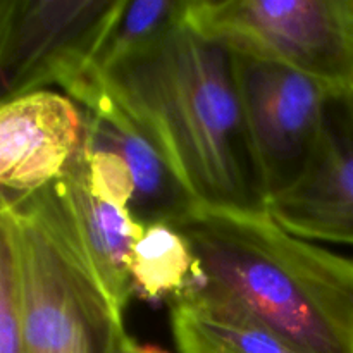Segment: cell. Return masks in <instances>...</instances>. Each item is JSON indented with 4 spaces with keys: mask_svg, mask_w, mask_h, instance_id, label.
I'll return each instance as SVG.
<instances>
[{
    "mask_svg": "<svg viewBox=\"0 0 353 353\" xmlns=\"http://www.w3.org/2000/svg\"><path fill=\"white\" fill-rule=\"evenodd\" d=\"M100 81L203 209L269 212L230 47L183 23Z\"/></svg>",
    "mask_w": 353,
    "mask_h": 353,
    "instance_id": "obj_1",
    "label": "cell"
},
{
    "mask_svg": "<svg viewBox=\"0 0 353 353\" xmlns=\"http://www.w3.org/2000/svg\"><path fill=\"white\" fill-rule=\"evenodd\" d=\"M195 276L300 353H353V259L296 236L269 212L200 207L176 224Z\"/></svg>",
    "mask_w": 353,
    "mask_h": 353,
    "instance_id": "obj_2",
    "label": "cell"
},
{
    "mask_svg": "<svg viewBox=\"0 0 353 353\" xmlns=\"http://www.w3.org/2000/svg\"><path fill=\"white\" fill-rule=\"evenodd\" d=\"M19 272L24 353H112L124 334L55 185L0 202Z\"/></svg>",
    "mask_w": 353,
    "mask_h": 353,
    "instance_id": "obj_3",
    "label": "cell"
},
{
    "mask_svg": "<svg viewBox=\"0 0 353 353\" xmlns=\"http://www.w3.org/2000/svg\"><path fill=\"white\" fill-rule=\"evenodd\" d=\"M185 23L238 54L353 90V0H190Z\"/></svg>",
    "mask_w": 353,
    "mask_h": 353,
    "instance_id": "obj_4",
    "label": "cell"
},
{
    "mask_svg": "<svg viewBox=\"0 0 353 353\" xmlns=\"http://www.w3.org/2000/svg\"><path fill=\"white\" fill-rule=\"evenodd\" d=\"M124 0H0L2 102L88 71Z\"/></svg>",
    "mask_w": 353,
    "mask_h": 353,
    "instance_id": "obj_5",
    "label": "cell"
},
{
    "mask_svg": "<svg viewBox=\"0 0 353 353\" xmlns=\"http://www.w3.org/2000/svg\"><path fill=\"white\" fill-rule=\"evenodd\" d=\"M233 54L245 124L271 200L305 176L319 145L327 99L338 88L278 62Z\"/></svg>",
    "mask_w": 353,
    "mask_h": 353,
    "instance_id": "obj_6",
    "label": "cell"
},
{
    "mask_svg": "<svg viewBox=\"0 0 353 353\" xmlns=\"http://www.w3.org/2000/svg\"><path fill=\"white\" fill-rule=\"evenodd\" d=\"M276 223L303 240L353 247V90H333L316 155L296 186L269 200Z\"/></svg>",
    "mask_w": 353,
    "mask_h": 353,
    "instance_id": "obj_7",
    "label": "cell"
},
{
    "mask_svg": "<svg viewBox=\"0 0 353 353\" xmlns=\"http://www.w3.org/2000/svg\"><path fill=\"white\" fill-rule=\"evenodd\" d=\"M85 138V112L71 97L41 90L0 103L2 202L54 185Z\"/></svg>",
    "mask_w": 353,
    "mask_h": 353,
    "instance_id": "obj_8",
    "label": "cell"
},
{
    "mask_svg": "<svg viewBox=\"0 0 353 353\" xmlns=\"http://www.w3.org/2000/svg\"><path fill=\"white\" fill-rule=\"evenodd\" d=\"M72 100L85 107L86 137L92 143L117 152L134 179L131 214L143 226L183 223L200 209L154 141L110 97L100 79L81 86Z\"/></svg>",
    "mask_w": 353,
    "mask_h": 353,
    "instance_id": "obj_9",
    "label": "cell"
},
{
    "mask_svg": "<svg viewBox=\"0 0 353 353\" xmlns=\"http://www.w3.org/2000/svg\"><path fill=\"white\" fill-rule=\"evenodd\" d=\"M54 185L71 214L83 247L107 295L124 316V309L133 295L131 254L145 226L134 219L130 209H121L93 195L86 181L85 143Z\"/></svg>",
    "mask_w": 353,
    "mask_h": 353,
    "instance_id": "obj_10",
    "label": "cell"
},
{
    "mask_svg": "<svg viewBox=\"0 0 353 353\" xmlns=\"http://www.w3.org/2000/svg\"><path fill=\"white\" fill-rule=\"evenodd\" d=\"M171 330L179 353H300L240 302L195 278L171 299Z\"/></svg>",
    "mask_w": 353,
    "mask_h": 353,
    "instance_id": "obj_11",
    "label": "cell"
},
{
    "mask_svg": "<svg viewBox=\"0 0 353 353\" xmlns=\"http://www.w3.org/2000/svg\"><path fill=\"white\" fill-rule=\"evenodd\" d=\"M196 261L186 238L165 223L145 226L131 254L133 293L145 302L178 296L193 281Z\"/></svg>",
    "mask_w": 353,
    "mask_h": 353,
    "instance_id": "obj_12",
    "label": "cell"
},
{
    "mask_svg": "<svg viewBox=\"0 0 353 353\" xmlns=\"http://www.w3.org/2000/svg\"><path fill=\"white\" fill-rule=\"evenodd\" d=\"M188 6L190 0H124L88 71L79 79H100L117 62L185 23Z\"/></svg>",
    "mask_w": 353,
    "mask_h": 353,
    "instance_id": "obj_13",
    "label": "cell"
},
{
    "mask_svg": "<svg viewBox=\"0 0 353 353\" xmlns=\"http://www.w3.org/2000/svg\"><path fill=\"white\" fill-rule=\"evenodd\" d=\"M86 181L95 196L121 209H131L134 199V179L130 168L117 152L85 138Z\"/></svg>",
    "mask_w": 353,
    "mask_h": 353,
    "instance_id": "obj_14",
    "label": "cell"
},
{
    "mask_svg": "<svg viewBox=\"0 0 353 353\" xmlns=\"http://www.w3.org/2000/svg\"><path fill=\"white\" fill-rule=\"evenodd\" d=\"M0 233V353H24L16 250L2 224Z\"/></svg>",
    "mask_w": 353,
    "mask_h": 353,
    "instance_id": "obj_15",
    "label": "cell"
},
{
    "mask_svg": "<svg viewBox=\"0 0 353 353\" xmlns=\"http://www.w3.org/2000/svg\"><path fill=\"white\" fill-rule=\"evenodd\" d=\"M112 353H137V341L131 336H128L126 333L121 334L119 340L116 341V347H114Z\"/></svg>",
    "mask_w": 353,
    "mask_h": 353,
    "instance_id": "obj_16",
    "label": "cell"
}]
</instances>
